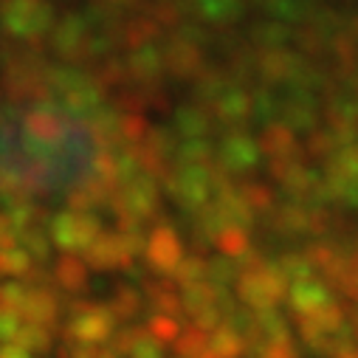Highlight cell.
I'll use <instances>...</instances> for the list:
<instances>
[{"label":"cell","mask_w":358,"mask_h":358,"mask_svg":"<svg viewBox=\"0 0 358 358\" xmlns=\"http://www.w3.org/2000/svg\"><path fill=\"white\" fill-rule=\"evenodd\" d=\"M147 333L158 341V344H169L181 336V324H178L172 316H164V313H152L150 322H147Z\"/></svg>","instance_id":"cell-24"},{"label":"cell","mask_w":358,"mask_h":358,"mask_svg":"<svg viewBox=\"0 0 358 358\" xmlns=\"http://www.w3.org/2000/svg\"><path fill=\"white\" fill-rule=\"evenodd\" d=\"M164 189L187 215H198L215 198L212 169L209 166H189V164L181 169H172L164 178Z\"/></svg>","instance_id":"cell-3"},{"label":"cell","mask_w":358,"mask_h":358,"mask_svg":"<svg viewBox=\"0 0 358 358\" xmlns=\"http://www.w3.org/2000/svg\"><path fill=\"white\" fill-rule=\"evenodd\" d=\"M127 358H164V344H158L147 330H141Z\"/></svg>","instance_id":"cell-26"},{"label":"cell","mask_w":358,"mask_h":358,"mask_svg":"<svg viewBox=\"0 0 358 358\" xmlns=\"http://www.w3.org/2000/svg\"><path fill=\"white\" fill-rule=\"evenodd\" d=\"M51 280L65 294H82V291H87V265L73 254H62L54 262Z\"/></svg>","instance_id":"cell-11"},{"label":"cell","mask_w":358,"mask_h":358,"mask_svg":"<svg viewBox=\"0 0 358 358\" xmlns=\"http://www.w3.org/2000/svg\"><path fill=\"white\" fill-rule=\"evenodd\" d=\"M82 254H85V265L96 268V271H113V268H122V271L127 274V271H133V268H136V257L124 245L122 234L102 231Z\"/></svg>","instance_id":"cell-6"},{"label":"cell","mask_w":358,"mask_h":358,"mask_svg":"<svg viewBox=\"0 0 358 358\" xmlns=\"http://www.w3.org/2000/svg\"><path fill=\"white\" fill-rule=\"evenodd\" d=\"M277 271L285 277V282H305L313 280V265L305 259L302 251H285L277 257Z\"/></svg>","instance_id":"cell-17"},{"label":"cell","mask_w":358,"mask_h":358,"mask_svg":"<svg viewBox=\"0 0 358 358\" xmlns=\"http://www.w3.org/2000/svg\"><path fill=\"white\" fill-rule=\"evenodd\" d=\"M144 254H147L150 268L158 277H172V271L187 257L184 243H181V237H178V231L172 226H155L152 234L144 243Z\"/></svg>","instance_id":"cell-5"},{"label":"cell","mask_w":358,"mask_h":358,"mask_svg":"<svg viewBox=\"0 0 358 358\" xmlns=\"http://www.w3.org/2000/svg\"><path fill=\"white\" fill-rule=\"evenodd\" d=\"M172 344L181 358H201L209 350V333L201 330L198 324H189L187 330H181V336H178Z\"/></svg>","instance_id":"cell-18"},{"label":"cell","mask_w":358,"mask_h":358,"mask_svg":"<svg viewBox=\"0 0 358 358\" xmlns=\"http://www.w3.org/2000/svg\"><path fill=\"white\" fill-rule=\"evenodd\" d=\"M31 265H34V259L20 245L0 251V274H6V277H26Z\"/></svg>","instance_id":"cell-23"},{"label":"cell","mask_w":358,"mask_h":358,"mask_svg":"<svg viewBox=\"0 0 358 358\" xmlns=\"http://www.w3.org/2000/svg\"><path fill=\"white\" fill-rule=\"evenodd\" d=\"M257 358H302V350L294 344V336H285V338H277V341H268Z\"/></svg>","instance_id":"cell-25"},{"label":"cell","mask_w":358,"mask_h":358,"mask_svg":"<svg viewBox=\"0 0 358 358\" xmlns=\"http://www.w3.org/2000/svg\"><path fill=\"white\" fill-rule=\"evenodd\" d=\"M20 313L15 310H0V341H6V338H15V333L20 330Z\"/></svg>","instance_id":"cell-27"},{"label":"cell","mask_w":358,"mask_h":358,"mask_svg":"<svg viewBox=\"0 0 358 358\" xmlns=\"http://www.w3.org/2000/svg\"><path fill=\"white\" fill-rule=\"evenodd\" d=\"M215 245L220 248L223 257L229 259H237L243 257L248 248H251V237H248V229H240V226H226L217 237H215Z\"/></svg>","instance_id":"cell-19"},{"label":"cell","mask_w":358,"mask_h":358,"mask_svg":"<svg viewBox=\"0 0 358 358\" xmlns=\"http://www.w3.org/2000/svg\"><path fill=\"white\" fill-rule=\"evenodd\" d=\"M336 358H358V350L352 347V350H344V352H338Z\"/></svg>","instance_id":"cell-30"},{"label":"cell","mask_w":358,"mask_h":358,"mask_svg":"<svg viewBox=\"0 0 358 358\" xmlns=\"http://www.w3.org/2000/svg\"><path fill=\"white\" fill-rule=\"evenodd\" d=\"M102 234V220L91 212H62L48 223V237L62 254L85 251Z\"/></svg>","instance_id":"cell-4"},{"label":"cell","mask_w":358,"mask_h":358,"mask_svg":"<svg viewBox=\"0 0 358 358\" xmlns=\"http://www.w3.org/2000/svg\"><path fill=\"white\" fill-rule=\"evenodd\" d=\"M0 358H34V355L17 344H6V347H0Z\"/></svg>","instance_id":"cell-28"},{"label":"cell","mask_w":358,"mask_h":358,"mask_svg":"<svg viewBox=\"0 0 358 358\" xmlns=\"http://www.w3.org/2000/svg\"><path fill=\"white\" fill-rule=\"evenodd\" d=\"M341 324H344V310H341V305L330 302V305H324V308L316 310V313L299 316V338H302L310 350H316V347H319L330 333H336Z\"/></svg>","instance_id":"cell-8"},{"label":"cell","mask_w":358,"mask_h":358,"mask_svg":"<svg viewBox=\"0 0 358 358\" xmlns=\"http://www.w3.org/2000/svg\"><path fill=\"white\" fill-rule=\"evenodd\" d=\"M119 192H122V198H124L127 209H130L141 223H147L150 217H155V215H158L161 192H158V184L152 181L150 175H138L136 181H130V184H127V187H122Z\"/></svg>","instance_id":"cell-9"},{"label":"cell","mask_w":358,"mask_h":358,"mask_svg":"<svg viewBox=\"0 0 358 358\" xmlns=\"http://www.w3.org/2000/svg\"><path fill=\"white\" fill-rule=\"evenodd\" d=\"M288 302H291V310L296 316H308V313H316L322 310L324 305L333 302V294L324 282H313V280H305V282H294L291 291H288Z\"/></svg>","instance_id":"cell-10"},{"label":"cell","mask_w":358,"mask_h":358,"mask_svg":"<svg viewBox=\"0 0 358 358\" xmlns=\"http://www.w3.org/2000/svg\"><path fill=\"white\" fill-rule=\"evenodd\" d=\"M259 155H257V147L248 141V138H240V141H229L226 144V152H223V169L231 175V178H240V172H251L257 166Z\"/></svg>","instance_id":"cell-12"},{"label":"cell","mask_w":358,"mask_h":358,"mask_svg":"<svg viewBox=\"0 0 358 358\" xmlns=\"http://www.w3.org/2000/svg\"><path fill=\"white\" fill-rule=\"evenodd\" d=\"M17 243H23V251L34 262H40V265H45L51 259V243H48V237H45L43 229H26V231H20Z\"/></svg>","instance_id":"cell-21"},{"label":"cell","mask_w":358,"mask_h":358,"mask_svg":"<svg viewBox=\"0 0 358 358\" xmlns=\"http://www.w3.org/2000/svg\"><path fill=\"white\" fill-rule=\"evenodd\" d=\"M350 327H352V333H355V341H358V305L350 310Z\"/></svg>","instance_id":"cell-29"},{"label":"cell","mask_w":358,"mask_h":358,"mask_svg":"<svg viewBox=\"0 0 358 358\" xmlns=\"http://www.w3.org/2000/svg\"><path fill=\"white\" fill-rule=\"evenodd\" d=\"M108 308H110V313L119 322H130V319H136L144 310V296H141L138 288L122 282V285L113 288V296H110V305Z\"/></svg>","instance_id":"cell-13"},{"label":"cell","mask_w":358,"mask_h":358,"mask_svg":"<svg viewBox=\"0 0 358 358\" xmlns=\"http://www.w3.org/2000/svg\"><path fill=\"white\" fill-rule=\"evenodd\" d=\"M209 350L220 358H243L245 355V341L237 330H231L229 324H220L217 330L209 333Z\"/></svg>","instance_id":"cell-15"},{"label":"cell","mask_w":358,"mask_h":358,"mask_svg":"<svg viewBox=\"0 0 358 358\" xmlns=\"http://www.w3.org/2000/svg\"><path fill=\"white\" fill-rule=\"evenodd\" d=\"M234 187H237L240 198L245 201V206L251 212H271L277 206V195L268 189L265 184H259V181H251V178H245V181H237Z\"/></svg>","instance_id":"cell-16"},{"label":"cell","mask_w":358,"mask_h":358,"mask_svg":"<svg viewBox=\"0 0 358 358\" xmlns=\"http://www.w3.org/2000/svg\"><path fill=\"white\" fill-rule=\"evenodd\" d=\"M26 127H29V133L34 138H43V141H62V138H68L62 122L57 116H48V113H31L26 119Z\"/></svg>","instance_id":"cell-20"},{"label":"cell","mask_w":358,"mask_h":358,"mask_svg":"<svg viewBox=\"0 0 358 358\" xmlns=\"http://www.w3.org/2000/svg\"><path fill=\"white\" fill-rule=\"evenodd\" d=\"M237 296L251 308V310H274L285 296H288V282L277 271L274 262H262L257 268L237 274Z\"/></svg>","instance_id":"cell-2"},{"label":"cell","mask_w":358,"mask_h":358,"mask_svg":"<svg viewBox=\"0 0 358 358\" xmlns=\"http://www.w3.org/2000/svg\"><path fill=\"white\" fill-rule=\"evenodd\" d=\"M68 324L62 327L65 344H105L116 333V316L108 305L94 302H71L68 308Z\"/></svg>","instance_id":"cell-1"},{"label":"cell","mask_w":358,"mask_h":358,"mask_svg":"<svg viewBox=\"0 0 358 358\" xmlns=\"http://www.w3.org/2000/svg\"><path fill=\"white\" fill-rule=\"evenodd\" d=\"M17 347H23V350H29L31 355H48L51 352V347H54V333H51V327H43V324H26V327H20L17 333H15V338H12Z\"/></svg>","instance_id":"cell-14"},{"label":"cell","mask_w":358,"mask_h":358,"mask_svg":"<svg viewBox=\"0 0 358 358\" xmlns=\"http://www.w3.org/2000/svg\"><path fill=\"white\" fill-rule=\"evenodd\" d=\"M172 280H175V285H181V288H187V285H195V282H203L206 280V259L203 257H184L181 259V265L172 271Z\"/></svg>","instance_id":"cell-22"},{"label":"cell","mask_w":358,"mask_h":358,"mask_svg":"<svg viewBox=\"0 0 358 358\" xmlns=\"http://www.w3.org/2000/svg\"><path fill=\"white\" fill-rule=\"evenodd\" d=\"M62 299L57 294L54 285H43V288H31L26 294V302L20 308V319H29V324H43V327H54L57 316L62 313Z\"/></svg>","instance_id":"cell-7"}]
</instances>
